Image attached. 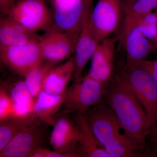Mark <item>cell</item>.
<instances>
[{
	"label": "cell",
	"instance_id": "6da1fadb",
	"mask_svg": "<svg viewBox=\"0 0 157 157\" xmlns=\"http://www.w3.org/2000/svg\"><path fill=\"white\" fill-rule=\"evenodd\" d=\"M103 100L113 110L127 137L142 152L151 127L136 96L118 73L106 85Z\"/></svg>",
	"mask_w": 157,
	"mask_h": 157
},
{
	"label": "cell",
	"instance_id": "7a4b0ae2",
	"mask_svg": "<svg viewBox=\"0 0 157 157\" xmlns=\"http://www.w3.org/2000/svg\"><path fill=\"white\" fill-rule=\"evenodd\" d=\"M118 73L142 106L151 130L157 122V82L149 68L147 61L126 63Z\"/></svg>",
	"mask_w": 157,
	"mask_h": 157
},
{
	"label": "cell",
	"instance_id": "3957f363",
	"mask_svg": "<svg viewBox=\"0 0 157 157\" xmlns=\"http://www.w3.org/2000/svg\"><path fill=\"white\" fill-rule=\"evenodd\" d=\"M106 85L87 76L73 82L65 93L63 114L73 112L85 114L92 107L101 104L104 98Z\"/></svg>",
	"mask_w": 157,
	"mask_h": 157
},
{
	"label": "cell",
	"instance_id": "277c9868",
	"mask_svg": "<svg viewBox=\"0 0 157 157\" xmlns=\"http://www.w3.org/2000/svg\"><path fill=\"white\" fill-rule=\"evenodd\" d=\"M0 58L10 70L24 78L44 61L39 41L21 45L0 44Z\"/></svg>",
	"mask_w": 157,
	"mask_h": 157
},
{
	"label": "cell",
	"instance_id": "5b68a950",
	"mask_svg": "<svg viewBox=\"0 0 157 157\" xmlns=\"http://www.w3.org/2000/svg\"><path fill=\"white\" fill-rule=\"evenodd\" d=\"M78 36L63 30L53 23L39 36L44 60L56 64L69 58L75 52Z\"/></svg>",
	"mask_w": 157,
	"mask_h": 157
},
{
	"label": "cell",
	"instance_id": "8992f818",
	"mask_svg": "<svg viewBox=\"0 0 157 157\" xmlns=\"http://www.w3.org/2000/svg\"><path fill=\"white\" fill-rule=\"evenodd\" d=\"M8 15L36 33L46 31L53 24V15L44 0H18Z\"/></svg>",
	"mask_w": 157,
	"mask_h": 157
},
{
	"label": "cell",
	"instance_id": "52a82bcc",
	"mask_svg": "<svg viewBox=\"0 0 157 157\" xmlns=\"http://www.w3.org/2000/svg\"><path fill=\"white\" fill-rule=\"evenodd\" d=\"M85 114L96 138L104 148L126 135L113 110L105 103L92 107Z\"/></svg>",
	"mask_w": 157,
	"mask_h": 157
},
{
	"label": "cell",
	"instance_id": "ba28073f",
	"mask_svg": "<svg viewBox=\"0 0 157 157\" xmlns=\"http://www.w3.org/2000/svg\"><path fill=\"white\" fill-rule=\"evenodd\" d=\"M94 0H55L54 24L63 30L79 35Z\"/></svg>",
	"mask_w": 157,
	"mask_h": 157
},
{
	"label": "cell",
	"instance_id": "9c48e42d",
	"mask_svg": "<svg viewBox=\"0 0 157 157\" xmlns=\"http://www.w3.org/2000/svg\"><path fill=\"white\" fill-rule=\"evenodd\" d=\"M121 0H98L91 14V22L98 42L110 37L118 28L122 12Z\"/></svg>",
	"mask_w": 157,
	"mask_h": 157
},
{
	"label": "cell",
	"instance_id": "30bf717a",
	"mask_svg": "<svg viewBox=\"0 0 157 157\" xmlns=\"http://www.w3.org/2000/svg\"><path fill=\"white\" fill-rule=\"evenodd\" d=\"M46 125L38 124L19 132L0 151V157H29L35 149L41 147L46 135Z\"/></svg>",
	"mask_w": 157,
	"mask_h": 157
},
{
	"label": "cell",
	"instance_id": "8fae6325",
	"mask_svg": "<svg viewBox=\"0 0 157 157\" xmlns=\"http://www.w3.org/2000/svg\"><path fill=\"white\" fill-rule=\"evenodd\" d=\"M117 39L110 37L100 42L93 55L89 72L86 76L107 84L114 75V59Z\"/></svg>",
	"mask_w": 157,
	"mask_h": 157
},
{
	"label": "cell",
	"instance_id": "7c38bea8",
	"mask_svg": "<svg viewBox=\"0 0 157 157\" xmlns=\"http://www.w3.org/2000/svg\"><path fill=\"white\" fill-rule=\"evenodd\" d=\"M93 8L88 11L78 35L75 48V70L73 74V82L81 80L83 70L100 42L96 38L91 22V14Z\"/></svg>",
	"mask_w": 157,
	"mask_h": 157
},
{
	"label": "cell",
	"instance_id": "4fadbf2b",
	"mask_svg": "<svg viewBox=\"0 0 157 157\" xmlns=\"http://www.w3.org/2000/svg\"><path fill=\"white\" fill-rule=\"evenodd\" d=\"M123 39L126 53V63L143 61L153 50L151 41L144 36L133 21L124 20Z\"/></svg>",
	"mask_w": 157,
	"mask_h": 157
},
{
	"label": "cell",
	"instance_id": "5bb4252c",
	"mask_svg": "<svg viewBox=\"0 0 157 157\" xmlns=\"http://www.w3.org/2000/svg\"><path fill=\"white\" fill-rule=\"evenodd\" d=\"M60 115L53 126L49 138L50 144L54 150L68 151L78 146L79 132L73 119L66 114Z\"/></svg>",
	"mask_w": 157,
	"mask_h": 157
},
{
	"label": "cell",
	"instance_id": "9a60e30c",
	"mask_svg": "<svg viewBox=\"0 0 157 157\" xmlns=\"http://www.w3.org/2000/svg\"><path fill=\"white\" fill-rule=\"evenodd\" d=\"M37 33L26 28L8 15L0 19V44L21 45L39 41Z\"/></svg>",
	"mask_w": 157,
	"mask_h": 157
},
{
	"label": "cell",
	"instance_id": "2e32d148",
	"mask_svg": "<svg viewBox=\"0 0 157 157\" xmlns=\"http://www.w3.org/2000/svg\"><path fill=\"white\" fill-rule=\"evenodd\" d=\"M72 118L79 131L78 145L83 157H108L96 138L85 114L76 112Z\"/></svg>",
	"mask_w": 157,
	"mask_h": 157
},
{
	"label": "cell",
	"instance_id": "e0dca14e",
	"mask_svg": "<svg viewBox=\"0 0 157 157\" xmlns=\"http://www.w3.org/2000/svg\"><path fill=\"white\" fill-rule=\"evenodd\" d=\"M64 100L65 93L55 95L42 90L35 100L33 114L42 122L53 126Z\"/></svg>",
	"mask_w": 157,
	"mask_h": 157
},
{
	"label": "cell",
	"instance_id": "ac0fdd59",
	"mask_svg": "<svg viewBox=\"0 0 157 157\" xmlns=\"http://www.w3.org/2000/svg\"><path fill=\"white\" fill-rule=\"evenodd\" d=\"M75 70L74 58L70 57L63 64L52 68L49 71L43 83L42 90L49 94L60 95L64 94Z\"/></svg>",
	"mask_w": 157,
	"mask_h": 157
},
{
	"label": "cell",
	"instance_id": "d6986e66",
	"mask_svg": "<svg viewBox=\"0 0 157 157\" xmlns=\"http://www.w3.org/2000/svg\"><path fill=\"white\" fill-rule=\"evenodd\" d=\"M43 123L33 115L25 118L11 117L0 121V151L23 130Z\"/></svg>",
	"mask_w": 157,
	"mask_h": 157
},
{
	"label": "cell",
	"instance_id": "ffe728a7",
	"mask_svg": "<svg viewBox=\"0 0 157 157\" xmlns=\"http://www.w3.org/2000/svg\"><path fill=\"white\" fill-rule=\"evenodd\" d=\"M56 64L46 62L31 71L25 77V82L30 93L35 99L42 90L43 83L48 73Z\"/></svg>",
	"mask_w": 157,
	"mask_h": 157
},
{
	"label": "cell",
	"instance_id": "44dd1931",
	"mask_svg": "<svg viewBox=\"0 0 157 157\" xmlns=\"http://www.w3.org/2000/svg\"><path fill=\"white\" fill-rule=\"evenodd\" d=\"M157 9V0H134L130 5L125 20L136 21Z\"/></svg>",
	"mask_w": 157,
	"mask_h": 157
},
{
	"label": "cell",
	"instance_id": "7402d4cb",
	"mask_svg": "<svg viewBox=\"0 0 157 157\" xmlns=\"http://www.w3.org/2000/svg\"><path fill=\"white\" fill-rule=\"evenodd\" d=\"M9 96L13 103L17 104H34L36 100L31 95L24 80H20L12 85Z\"/></svg>",
	"mask_w": 157,
	"mask_h": 157
},
{
	"label": "cell",
	"instance_id": "603a6c76",
	"mask_svg": "<svg viewBox=\"0 0 157 157\" xmlns=\"http://www.w3.org/2000/svg\"><path fill=\"white\" fill-rule=\"evenodd\" d=\"M134 22L144 36L152 42L157 33L156 18L155 12L144 15Z\"/></svg>",
	"mask_w": 157,
	"mask_h": 157
},
{
	"label": "cell",
	"instance_id": "cb8c5ba5",
	"mask_svg": "<svg viewBox=\"0 0 157 157\" xmlns=\"http://www.w3.org/2000/svg\"><path fill=\"white\" fill-rule=\"evenodd\" d=\"M13 102L6 89L0 90V121L12 117Z\"/></svg>",
	"mask_w": 157,
	"mask_h": 157
},
{
	"label": "cell",
	"instance_id": "d4e9b609",
	"mask_svg": "<svg viewBox=\"0 0 157 157\" xmlns=\"http://www.w3.org/2000/svg\"><path fill=\"white\" fill-rule=\"evenodd\" d=\"M83 157L79 146L71 150L64 152H59L54 150L49 151L47 157Z\"/></svg>",
	"mask_w": 157,
	"mask_h": 157
},
{
	"label": "cell",
	"instance_id": "484cf974",
	"mask_svg": "<svg viewBox=\"0 0 157 157\" xmlns=\"http://www.w3.org/2000/svg\"><path fill=\"white\" fill-rule=\"evenodd\" d=\"M15 2V0H0L1 14L2 15H8Z\"/></svg>",
	"mask_w": 157,
	"mask_h": 157
},
{
	"label": "cell",
	"instance_id": "4316f807",
	"mask_svg": "<svg viewBox=\"0 0 157 157\" xmlns=\"http://www.w3.org/2000/svg\"><path fill=\"white\" fill-rule=\"evenodd\" d=\"M49 151V150L40 147L35 149L29 157H47Z\"/></svg>",
	"mask_w": 157,
	"mask_h": 157
},
{
	"label": "cell",
	"instance_id": "83f0119b",
	"mask_svg": "<svg viewBox=\"0 0 157 157\" xmlns=\"http://www.w3.org/2000/svg\"><path fill=\"white\" fill-rule=\"evenodd\" d=\"M147 63L149 68L157 82V59L153 61H147Z\"/></svg>",
	"mask_w": 157,
	"mask_h": 157
},
{
	"label": "cell",
	"instance_id": "f1b7e54d",
	"mask_svg": "<svg viewBox=\"0 0 157 157\" xmlns=\"http://www.w3.org/2000/svg\"><path fill=\"white\" fill-rule=\"evenodd\" d=\"M155 14L156 18V22H157V9L155 10ZM152 43L153 44V52H157V33L156 36L155 38L154 41L152 42Z\"/></svg>",
	"mask_w": 157,
	"mask_h": 157
},
{
	"label": "cell",
	"instance_id": "f546056e",
	"mask_svg": "<svg viewBox=\"0 0 157 157\" xmlns=\"http://www.w3.org/2000/svg\"><path fill=\"white\" fill-rule=\"evenodd\" d=\"M151 133H153V134L155 143H157V122L154 127L152 128Z\"/></svg>",
	"mask_w": 157,
	"mask_h": 157
},
{
	"label": "cell",
	"instance_id": "4dcf8cb0",
	"mask_svg": "<svg viewBox=\"0 0 157 157\" xmlns=\"http://www.w3.org/2000/svg\"><path fill=\"white\" fill-rule=\"evenodd\" d=\"M154 149L155 151L157 153V143L155 144V146Z\"/></svg>",
	"mask_w": 157,
	"mask_h": 157
}]
</instances>
